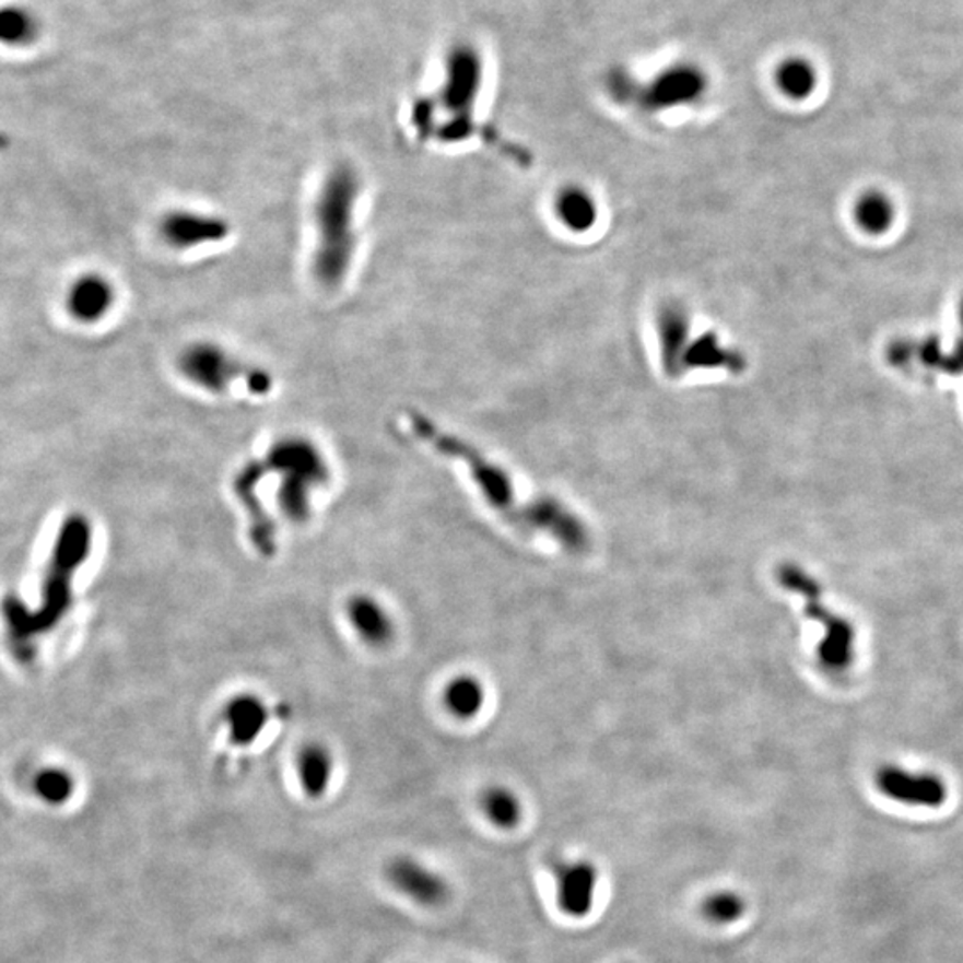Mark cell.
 Returning a JSON list of instances; mask_svg holds the SVG:
<instances>
[{
    "instance_id": "obj_23",
    "label": "cell",
    "mask_w": 963,
    "mask_h": 963,
    "mask_svg": "<svg viewBox=\"0 0 963 963\" xmlns=\"http://www.w3.org/2000/svg\"><path fill=\"white\" fill-rule=\"evenodd\" d=\"M959 315H960V320H962V327H963V298H962V302H960Z\"/></svg>"
},
{
    "instance_id": "obj_22",
    "label": "cell",
    "mask_w": 963,
    "mask_h": 963,
    "mask_svg": "<svg viewBox=\"0 0 963 963\" xmlns=\"http://www.w3.org/2000/svg\"><path fill=\"white\" fill-rule=\"evenodd\" d=\"M745 911V903L739 894L723 891L712 894L703 901L702 912L705 919L714 925H731L741 919Z\"/></svg>"
},
{
    "instance_id": "obj_2",
    "label": "cell",
    "mask_w": 963,
    "mask_h": 963,
    "mask_svg": "<svg viewBox=\"0 0 963 963\" xmlns=\"http://www.w3.org/2000/svg\"><path fill=\"white\" fill-rule=\"evenodd\" d=\"M363 179L350 165L327 172L313 203L310 270L327 290L341 286L354 268L359 250V205Z\"/></svg>"
},
{
    "instance_id": "obj_10",
    "label": "cell",
    "mask_w": 963,
    "mask_h": 963,
    "mask_svg": "<svg viewBox=\"0 0 963 963\" xmlns=\"http://www.w3.org/2000/svg\"><path fill=\"white\" fill-rule=\"evenodd\" d=\"M598 869L589 860H567L555 869L557 905L572 919L591 914L598 889Z\"/></svg>"
},
{
    "instance_id": "obj_1",
    "label": "cell",
    "mask_w": 963,
    "mask_h": 963,
    "mask_svg": "<svg viewBox=\"0 0 963 963\" xmlns=\"http://www.w3.org/2000/svg\"><path fill=\"white\" fill-rule=\"evenodd\" d=\"M418 434L431 443L441 456L462 462L485 502L498 510L508 524L525 532L547 533L569 552H586L591 533L572 508L555 498H519L513 479L502 466L459 437L439 431L432 423L418 420Z\"/></svg>"
},
{
    "instance_id": "obj_9",
    "label": "cell",
    "mask_w": 963,
    "mask_h": 963,
    "mask_svg": "<svg viewBox=\"0 0 963 963\" xmlns=\"http://www.w3.org/2000/svg\"><path fill=\"white\" fill-rule=\"evenodd\" d=\"M877 785L886 798L912 807L939 809L948 799V787L940 776L912 773L896 765L881 767L877 773Z\"/></svg>"
},
{
    "instance_id": "obj_8",
    "label": "cell",
    "mask_w": 963,
    "mask_h": 963,
    "mask_svg": "<svg viewBox=\"0 0 963 963\" xmlns=\"http://www.w3.org/2000/svg\"><path fill=\"white\" fill-rule=\"evenodd\" d=\"M389 885L418 905L439 906L450 897V883L416 858L400 855L386 867Z\"/></svg>"
},
{
    "instance_id": "obj_21",
    "label": "cell",
    "mask_w": 963,
    "mask_h": 963,
    "mask_svg": "<svg viewBox=\"0 0 963 963\" xmlns=\"http://www.w3.org/2000/svg\"><path fill=\"white\" fill-rule=\"evenodd\" d=\"M34 792L44 803L64 805L73 795V779L63 770H44L34 776Z\"/></svg>"
},
{
    "instance_id": "obj_6",
    "label": "cell",
    "mask_w": 963,
    "mask_h": 963,
    "mask_svg": "<svg viewBox=\"0 0 963 963\" xmlns=\"http://www.w3.org/2000/svg\"><path fill=\"white\" fill-rule=\"evenodd\" d=\"M160 234L169 248L177 253H189L195 248L213 247L225 242L231 234V227L225 220L214 214L193 209H175L161 220Z\"/></svg>"
},
{
    "instance_id": "obj_19",
    "label": "cell",
    "mask_w": 963,
    "mask_h": 963,
    "mask_svg": "<svg viewBox=\"0 0 963 963\" xmlns=\"http://www.w3.org/2000/svg\"><path fill=\"white\" fill-rule=\"evenodd\" d=\"M484 689L473 677H459L446 688L445 703L451 714L468 719L482 710Z\"/></svg>"
},
{
    "instance_id": "obj_7",
    "label": "cell",
    "mask_w": 963,
    "mask_h": 963,
    "mask_svg": "<svg viewBox=\"0 0 963 963\" xmlns=\"http://www.w3.org/2000/svg\"><path fill=\"white\" fill-rule=\"evenodd\" d=\"M118 291L104 273L86 271L70 281L64 290L63 305L68 318L78 325H98L115 310Z\"/></svg>"
},
{
    "instance_id": "obj_15",
    "label": "cell",
    "mask_w": 963,
    "mask_h": 963,
    "mask_svg": "<svg viewBox=\"0 0 963 963\" xmlns=\"http://www.w3.org/2000/svg\"><path fill=\"white\" fill-rule=\"evenodd\" d=\"M349 618L355 632L364 641L372 644H384L391 639V618L386 609L373 598L359 596L350 601Z\"/></svg>"
},
{
    "instance_id": "obj_4",
    "label": "cell",
    "mask_w": 963,
    "mask_h": 963,
    "mask_svg": "<svg viewBox=\"0 0 963 963\" xmlns=\"http://www.w3.org/2000/svg\"><path fill=\"white\" fill-rule=\"evenodd\" d=\"M177 368L186 383L211 395H228L237 386L247 388L253 395L270 391V375L259 368L245 366L243 361L231 354L220 344H189L177 359Z\"/></svg>"
},
{
    "instance_id": "obj_16",
    "label": "cell",
    "mask_w": 963,
    "mask_h": 963,
    "mask_svg": "<svg viewBox=\"0 0 963 963\" xmlns=\"http://www.w3.org/2000/svg\"><path fill=\"white\" fill-rule=\"evenodd\" d=\"M332 759L321 745H307L296 759V775L305 796L318 799L329 789L332 778Z\"/></svg>"
},
{
    "instance_id": "obj_12",
    "label": "cell",
    "mask_w": 963,
    "mask_h": 963,
    "mask_svg": "<svg viewBox=\"0 0 963 963\" xmlns=\"http://www.w3.org/2000/svg\"><path fill=\"white\" fill-rule=\"evenodd\" d=\"M552 211L555 222L572 234L591 233L600 220V208L595 195L578 185L562 186L555 191Z\"/></svg>"
},
{
    "instance_id": "obj_5",
    "label": "cell",
    "mask_w": 963,
    "mask_h": 963,
    "mask_svg": "<svg viewBox=\"0 0 963 963\" xmlns=\"http://www.w3.org/2000/svg\"><path fill=\"white\" fill-rule=\"evenodd\" d=\"M708 90V78L696 63H674L663 68L646 86H630L643 109L649 113L671 111L702 101Z\"/></svg>"
},
{
    "instance_id": "obj_11",
    "label": "cell",
    "mask_w": 963,
    "mask_h": 963,
    "mask_svg": "<svg viewBox=\"0 0 963 963\" xmlns=\"http://www.w3.org/2000/svg\"><path fill=\"white\" fill-rule=\"evenodd\" d=\"M480 83L482 64L477 52L470 47L454 50L446 68V83L441 90L446 109L457 113V117L470 115L479 98Z\"/></svg>"
},
{
    "instance_id": "obj_17",
    "label": "cell",
    "mask_w": 963,
    "mask_h": 963,
    "mask_svg": "<svg viewBox=\"0 0 963 963\" xmlns=\"http://www.w3.org/2000/svg\"><path fill=\"white\" fill-rule=\"evenodd\" d=\"M775 83L784 97L790 101H807L818 87V70L809 59L792 56L778 64Z\"/></svg>"
},
{
    "instance_id": "obj_13",
    "label": "cell",
    "mask_w": 963,
    "mask_h": 963,
    "mask_svg": "<svg viewBox=\"0 0 963 963\" xmlns=\"http://www.w3.org/2000/svg\"><path fill=\"white\" fill-rule=\"evenodd\" d=\"M660 361L669 377L683 372V361L688 355L689 318L688 313L678 305H666L657 318Z\"/></svg>"
},
{
    "instance_id": "obj_14",
    "label": "cell",
    "mask_w": 963,
    "mask_h": 963,
    "mask_svg": "<svg viewBox=\"0 0 963 963\" xmlns=\"http://www.w3.org/2000/svg\"><path fill=\"white\" fill-rule=\"evenodd\" d=\"M896 203L881 189H867L853 203V220L860 231L871 236L889 233L896 222Z\"/></svg>"
},
{
    "instance_id": "obj_20",
    "label": "cell",
    "mask_w": 963,
    "mask_h": 963,
    "mask_svg": "<svg viewBox=\"0 0 963 963\" xmlns=\"http://www.w3.org/2000/svg\"><path fill=\"white\" fill-rule=\"evenodd\" d=\"M227 721L237 742L253 741L265 723V712L259 703L239 700L227 708Z\"/></svg>"
},
{
    "instance_id": "obj_3",
    "label": "cell",
    "mask_w": 963,
    "mask_h": 963,
    "mask_svg": "<svg viewBox=\"0 0 963 963\" xmlns=\"http://www.w3.org/2000/svg\"><path fill=\"white\" fill-rule=\"evenodd\" d=\"M778 582L787 591L801 596L807 615L823 626L824 637L819 643L818 655L824 668L833 673L846 671L855 659V626L846 618L833 614L832 610L824 607L823 587L803 567L785 562L778 567Z\"/></svg>"
},
{
    "instance_id": "obj_18",
    "label": "cell",
    "mask_w": 963,
    "mask_h": 963,
    "mask_svg": "<svg viewBox=\"0 0 963 963\" xmlns=\"http://www.w3.org/2000/svg\"><path fill=\"white\" fill-rule=\"evenodd\" d=\"M480 807L490 823L500 830H513L518 826L524 815L521 801L513 790L505 787H491L480 798Z\"/></svg>"
}]
</instances>
